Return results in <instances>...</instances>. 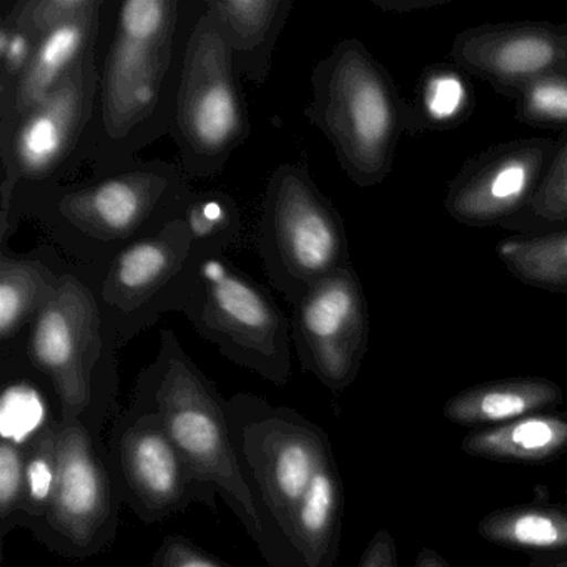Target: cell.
Listing matches in <instances>:
<instances>
[{
  "mask_svg": "<svg viewBox=\"0 0 567 567\" xmlns=\"http://www.w3.org/2000/svg\"><path fill=\"white\" fill-rule=\"evenodd\" d=\"M310 117L330 138L338 161L358 187L381 184L398 144L410 134V102L386 69L357 39L341 42L313 75Z\"/></svg>",
  "mask_w": 567,
  "mask_h": 567,
  "instance_id": "6da1fadb",
  "label": "cell"
},
{
  "mask_svg": "<svg viewBox=\"0 0 567 567\" xmlns=\"http://www.w3.org/2000/svg\"><path fill=\"white\" fill-rule=\"evenodd\" d=\"M158 388V417L192 477L214 483L230 499L245 526L261 537L254 494L241 474L220 404L197 368L168 348Z\"/></svg>",
  "mask_w": 567,
  "mask_h": 567,
  "instance_id": "7a4b0ae2",
  "label": "cell"
},
{
  "mask_svg": "<svg viewBox=\"0 0 567 567\" xmlns=\"http://www.w3.org/2000/svg\"><path fill=\"white\" fill-rule=\"evenodd\" d=\"M175 22L177 2L172 0H128L122 6L102 81L109 134H127L157 105Z\"/></svg>",
  "mask_w": 567,
  "mask_h": 567,
  "instance_id": "3957f363",
  "label": "cell"
},
{
  "mask_svg": "<svg viewBox=\"0 0 567 567\" xmlns=\"http://www.w3.org/2000/svg\"><path fill=\"white\" fill-rule=\"evenodd\" d=\"M554 148L556 138H519L467 158L447 184V215L466 227L503 228L533 197Z\"/></svg>",
  "mask_w": 567,
  "mask_h": 567,
  "instance_id": "277c9868",
  "label": "cell"
},
{
  "mask_svg": "<svg viewBox=\"0 0 567 567\" xmlns=\"http://www.w3.org/2000/svg\"><path fill=\"white\" fill-rule=\"evenodd\" d=\"M178 127L192 151L217 157L240 142L244 104L231 72V48L207 16L195 29L178 92Z\"/></svg>",
  "mask_w": 567,
  "mask_h": 567,
  "instance_id": "5b68a950",
  "label": "cell"
},
{
  "mask_svg": "<svg viewBox=\"0 0 567 567\" xmlns=\"http://www.w3.org/2000/svg\"><path fill=\"white\" fill-rule=\"evenodd\" d=\"M101 353V317L91 291L72 277L55 285L32 331V357L54 381L64 421L91 401V373Z\"/></svg>",
  "mask_w": 567,
  "mask_h": 567,
  "instance_id": "8992f818",
  "label": "cell"
},
{
  "mask_svg": "<svg viewBox=\"0 0 567 567\" xmlns=\"http://www.w3.org/2000/svg\"><path fill=\"white\" fill-rule=\"evenodd\" d=\"M450 59L497 94L516 97L543 79L567 74V22H499L464 29Z\"/></svg>",
  "mask_w": 567,
  "mask_h": 567,
  "instance_id": "52a82bcc",
  "label": "cell"
},
{
  "mask_svg": "<svg viewBox=\"0 0 567 567\" xmlns=\"http://www.w3.org/2000/svg\"><path fill=\"white\" fill-rule=\"evenodd\" d=\"M307 364L321 383L341 391L357 378L368 344V308L350 267L308 288L298 308Z\"/></svg>",
  "mask_w": 567,
  "mask_h": 567,
  "instance_id": "ba28073f",
  "label": "cell"
},
{
  "mask_svg": "<svg viewBox=\"0 0 567 567\" xmlns=\"http://www.w3.org/2000/svg\"><path fill=\"white\" fill-rule=\"evenodd\" d=\"M268 238L281 265L310 288L348 267L347 235L337 210L297 171L278 172L268 204Z\"/></svg>",
  "mask_w": 567,
  "mask_h": 567,
  "instance_id": "9c48e42d",
  "label": "cell"
},
{
  "mask_svg": "<svg viewBox=\"0 0 567 567\" xmlns=\"http://www.w3.org/2000/svg\"><path fill=\"white\" fill-rule=\"evenodd\" d=\"M244 450L271 514L290 537L311 481L331 460L327 440L305 421L268 420L245 433Z\"/></svg>",
  "mask_w": 567,
  "mask_h": 567,
  "instance_id": "30bf717a",
  "label": "cell"
},
{
  "mask_svg": "<svg viewBox=\"0 0 567 567\" xmlns=\"http://www.w3.org/2000/svg\"><path fill=\"white\" fill-rule=\"evenodd\" d=\"M207 285V318L215 333L255 360V368L270 378L267 361L274 368L277 383H285L288 373L280 361L281 315L267 295L250 281L228 270L221 261L207 260L202 268Z\"/></svg>",
  "mask_w": 567,
  "mask_h": 567,
  "instance_id": "8fae6325",
  "label": "cell"
},
{
  "mask_svg": "<svg viewBox=\"0 0 567 567\" xmlns=\"http://www.w3.org/2000/svg\"><path fill=\"white\" fill-rule=\"evenodd\" d=\"M111 513V487L78 421L59 424V480L49 523L78 544L89 543Z\"/></svg>",
  "mask_w": 567,
  "mask_h": 567,
  "instance_id": "7c38bea8",
  "label": "cell"
},
{
  "mask_svg": "<svg viewBox=\"0 0 567 567\" xmlns=\"http://www.w3.org/2000/svg\"><path fill=\"white\" fill-rule=\"evenodd\" d=\"M91 52L84 55L54 91L22 117L14 138L16 165L25 177H41L68 154L81 132L92 87Z\"/></svg>",
  "mask_w": 567,
  "mask_h": 567,
  "instance_id": "4fadbf2b",
  "label": "cell"
},
{
  "mask_svg": "<svg viewBox=\"0 0 567 567\" xmlns=\"http://www.w3.org/2000/svg\"><path fill=\"white\" fill-rule=\"evenodd\" d=\"M121 451L125 477L145 509L171 513L184 496L188 470L161 417H147L131 427Z\"/></svg>",
  "mask_w": 567,
  "mask_h": 567,
  "instance_id": "5bb4252c",
  "label": "cell"
},
{
  "mask_svg": "<svg viewBox=\"0 0 567 567\" xmlns=\"http://www.w3.org/2000/svg\"><path fill=\"white\" fill-rule=\"evenodd\" d=\"M162 190L164 184L154 175H124L71 195L62 210L72 224L89 234L125 237L147 218Z\"/></svg>",
  "mask_w": 567,
  "mask_h": 567,
  "instance_id": "9a60e30c",
  "label": "cell"
},
{
  "mask_svg": "<svg viewBox=\"0 0 567 567\" xmlns=\"http://www.w3.org/2000/svg\"><path fill=\"white\" fill-rule=\"evenodd\" d=\"M563 401L559 384L546 378H511L477 384L461 391L444 404V416L453 423H511Z\"/></svg>",
  "mask_w": 567,
  "mask_h": 567,
  "instance_id": "2e32d148",
  "label": "cell"
},
{
  "mask_svg": "<svg viewBox=\"0 0 567 567\" xmlns=\"http://www.w3.org/2000/svg\"><path fill=\"white\" fill-rule=\"evenodd\" d=\"M97 25V12L49 32L35 45L24 74L16 85L14 112L25 117L38 107L68 72L89 52Z\"/></svg>",
  "mask_w": 567,
  "mask_h": 567,
  "instance_id": "e0dca14e",
  "label": "cell"
},
{
  "mask_svg": "<svg viewBox=\"0 0 567 567\" xmlns=\"http://www.w3.org/2000/svg\"><path fill=\"white\" fill-rule=\"evenodd\" d=\"M471 456L509 463H546L567 451V414L524 416L467 434L461 444Z\"/></svg>",
  "mask_w": 567,
  "mask_h": 567,
  "instance_id": "ac0fdd59",
  "label": "cell"
},
{
  "mask_svg": "<svg viewBox=\"0 0 567 567\" xmlns=\"http://www.w3.org/2000/svg\"><path fill=\"white\" fill-rule=\"evenodd\" d=\"M343 493L333 461H328L311 481L297 516L290 539L307 567H331L340 539Z\"/></svg>",
  "mask_w": 567,
  "mask_h": 567,
  "instance_id": "d6986e66",
  "label": "cell"
},
{
  "mask_svg": "<svg viewBox=\"0 0 567 567\" xmlns=\"http://www.w3.org/2000/svg\"><path fill=\"white\" fill-rule=\"evenodd\" d=\"M470 75L457 65L433 64L417 79L410 102V135L456 128L474 111Z\"/></svg>",
  "mask_w": 567,
  "mask_h": 567,
  "instance_id": "ffe728a7",
  "label": "cell"
},
{
  "mask_svg": "<svg viewBox=\"0 0 567 567\" xmlns=\"http://www.w3.org/2000/svg\"><path fill=\"white\" fill-rule=\"evenodd\" d=\"M181 248L168 238H148L125 248L105 285V298L121 307H135L161 288L181 264Z\"/></svg>",
  "mask_w": 567,
  "mask_h": 567,
  "instance_id": "44dd1931",
  "label": "cell"
},
{
  "mask_svg": "<svg viewBox=\"0 0 567 567\" xmlns=\"http://www.w3.org/2000/svg\"><path fill=\"white\" fill-rule=\"evenodd\" d=\"M496 255L520 284L567 297V230L511 235L496 245Z\"/></svg>",
  "mask_w": 567,
  "mask_h": 567,
  "instance_id": "7402d4cb",
  "label": "cell"
},
{
  "mask_svg": "<svg viewBox=\"0 0 567 567\" xmlns=\"http://www.w3.org/2000/svg\"><path fill=\"white\" fill-rule=\"evenodd\" d=\"M477 533L501 546L517 549H567V511L550 506H517L494 511Z\"/></svg>",
  "mask_w": 567,
  "mask_h": 567,
  "instance_id": "603a6c76",
  "label": "cell"
},
{
  "mask_svg": "<svg viewBox=\"0 0 567 567\" xmlns=\"http://www.w3.org/2000/svg\"><path fill=\"white\" fill-rule=\"evenodd\" d=\"M503 230L524 237L567 230V131L556 138L553 157L533 197Z\"/></svg>",
  "mask_w": 567,
  "mask_h": 567,
  "instance_id": "cb8c5ba5",
  "label": "cell"
},
{
  "mask_svg": "<svg viewBox=\"0 0 567 567\" xmlns=\"http://www.w3.org/2000/svg\"><path fill=\"white\" fill-rule=\"evenodd\" d=\"M52 280L42 265L32 261H0V334L8 340L34 311H41L54 293Z\"/></svg>",
  "mask_w": 567,
  "mask_h": 567,
  "instance_id": "d4e9b609",
  "label": "cell"
},
{
  "mask_svg": "<svg viewBox=\"0 0 567 567\" xmlns=\"http://www.w3.org/2000/svg\"><path fill=\"white\" fill-rule=\"evenodd\" d=\"M208 8V16L224 32L231 51H250L264 44L268 32L280 19L284 4L278 0H220L210 2Z\"/></svg>",
  "mask_w": 567,
  "mask_h": 567,
  "instance_id": "484cf974",
  "label": "cell"
},
{
  "mask_svg": "<svg viewBox=\"0 0 567 567\" xmlns=\"http://www.w3.org/2000/svg\"><path fill=\"white\" fill-rule=\"evenodd\" d=\"M59 480V424L48 427L25 457V506L49 514Z\"/></svg>",
  "mask_w": 567,
  "mask_h": 567,
  "instance_id": "4316f807",
  "label": "cell"
},
{
  "mask_svg": "<svg viewBox=\"0 0 567 567\" xmlns=\"http://www.w3.org/2000/svg\"><path fill=\"white\" fill-rule=\"evenodd\" d=\"M516 121L529 127L567 131V74L534 82L514 97Z\"/></svg>",
  "mask_w": 567,
  "mask_h": 567,
  "instance_id": "83f0119b",
  "label": "cell"
},
{
  "mask_svg": "<svg viewBox=\"0 0 567 567\" xmlns=\"http://www.w3.org/2000/svg\"><path fill=\"white\" fill-rule=\"evenodd\" d=\"M99 2L92 0H35L21 2L12 12V28L19 29L38 45L42 38L85 16L97 12Z\"/></svg>",
  "mask_w": 567,
  "mask_h": 567,
  "instance_id": "f1b7e54d",
  "label": "cell"
},
{
  "mask_svg": "<svg viewBox=\"0 0 567 567\" xmlns=\"http://www.w3.org/2000/svg\"><path fill=\"white\" fill-rule=\"evenodd\" d=\"M45 408L34 388L14 384L2 394L0 431L6 441L21 444L41 426Z\"/></svg>",
  "mask_w": 567,
  "mask_h": 567,
  "instance_id": "f546056e",
  "label": "cell"
},
{
  "mask_svg": "<svg viewBox=\"0 0 567 567\" xmlns=\"http://www.w3.org/2000/svg\"><path fill=\"white\" fill-rule=\"evenodd\" d=\"M25 504V456L19 444H0V517L8 519Z\"/></svg>",
  "mask_w": 567,
  "mask_h": 567,
  "instance_id": "4dcf8cb0",
  "label": "cell"
},
{
  "mask_svg": "<svg viewBox=\"0 0 567 567\" xmlns=\"http://www.w3.org/2000/svg\"><path fill=\"white\" fill-rule=\"evenodd\" d=\"M34 51V41L19 29L4 25L0 31V55H2V62H4L6 72L9 75L21 78Z\"/></svg>",
  "mask_w": 567,
  "mask_h": 567,
  "instance_id": "1f68e13d",
  "label": "cell"
},
{
  "mask_svg": "<svg viewBox=\"0 0 567 567\" xmlns=\"http://www.w3.org/2000/svg\"><path fill=\"white\" fill-rule=\"evenodd\" d=\"M162 567H228L182 537H168L162 546Z\"/></svg>",
  "mask_w": 567,
  "mask_h": 567,
  "instance_id": "d6a6232c",
  "label": "cell"
},
{
  "mask_svg": "<svg viewBox=\"0 0 567 567\" xmlns=\"http://www.w3.org/2000/svg\"><path fill=\"white\" fill-rule=\"evenodd\" d=\"M360 567H398L396 544L388 530L374 534L364 549Z\"/></svg>",
  "mask_w": 567,
  "mask_h": 567,
  "instance_id": "836d02e7",
  "label": "cell"
},
{
  "mask_svg": "<svg viewBox=\"0 0 567 567\" xmlns=\"http://www.w3.org/2000/svg\"><path fill=\"white\" fill-rule=\"evenodd\" d=\"M221 208L217 204L197 205L192 210L190 218H188V228L194 231L197 237H207L214 231L215 225L218 224L220 218Z\"/></svg>",
  "mask_w": 567,
  "mask_h": 567,
  "instance_id": "e575fe53",
  "label": "cell"
},
{
  "mask_svg": "<svg viewBox=\"0 0 567 567\" xmlns=\"http://www.w3.org/2000/svg\"><path fill=\"white\" fill-rule=\"evenodd\" d=\"M414 567H450L447 563H444L443 557L436 553V550L421 549V553L417 554L416 563H414Z\"/></svg>",
  "mask_w": 567,
  "mask_h": 567,
  "instance_id": "d590c367",
  "label": "cell"
},
{
  "mask_svg": "<svg viewBox=\"0 0 567 567\" xmlns=\"http://www.w3.org/2000/svg\"><path fill=\"white\" fill-rule=\"evenodd\" d=\"M447 0H413L410 4H393L391 2L390 6H381L383 9H396L398 12H410V11H421V9H430L434 8V6L444 4Z\"/></svg>",
  "mask_w": 567,
  "mask_h": 567,
  "instance_id": "8d00e7d4",
  "label": "cell"
},
{
  "mask_svg": "<svg viewBox=\"0 0 567 567\" xmlns=\"http://www.w3.org/2000/svg\"><path fill=\"white\" fill-rule=\"evenodd\" d=\"M549 567H567V560H564V563L553 564V566Z\"/></svg>",
  "mask_w": 567,
  "mask_h": 567,
  "instance_id": "74e56055",
  "label": "cell"
}]
</instances>
